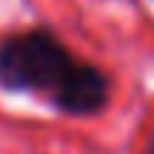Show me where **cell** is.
I'll return each instance as SVG.
<instances>
[{
  "label": "cell",
  "mask_w": 154,
  "mask_h": 154,
  "mask_svg": "<svg viewBox=\"0 0 154 154\" xmlns=\"http://www.w3.org/2000/svg\"><path fill=\"white\" fill-rule=\"evenodd\" d=\"M111 100V77L100 66L86 60H77L72 74L63 80L51 106L69 117H94L109 106Z\"/></svg>",
  "instance_id": "7a4b0ae2"
},
{
  "label": "cell",
  "mask_w": 154,
  "mask_h": 154,
  "mask_svg": "<svg viewBox=\"0 0 154 154\" xmlns=\"http://www.w3.org/2000/svg\"><path fill=\"white\" fill-rule=\"evenodd\" d=\"M77 57L51 29H26L0 40V88L54 97Z\"/></svg>",
  "instance_id": "6da1fadb"
},
{
  "label": "cell",
  "mask_w": 154,
  "mask_h": 154,
  "mask_svg": "<svg viewBox=\"0 0 154 154\" xmlns=\"http://www.w3.org/2000/svg\"><path fill=\"white\" fill-rule=\"evenodd\" d=\"M146 154H154V137H151V143H149V149H146Z\"/></svg>",
  "instance_id": "3957f363"
}]
</instances>
